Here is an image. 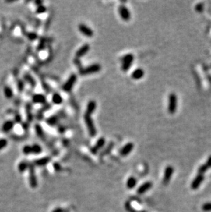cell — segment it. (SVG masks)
Masks as SVG:
<instances>
[{"instance_id":"6da1fadb","label":"cell","mask_w":211,"mask_h":212,"mask_svg":"<svg viewBox=\"0 0 211 212\" xmlns=\"http://www.w3.org/2000/svg\"><path fill=\"white\" fill-rule=\"evenodd\" d=\"M84 119L89 135L91 136V137H95V136L97 135V129H96L95 128L94 122H93V119L91 118V115L84 113Z\"/></svg>"},{"instance_id":"7a4b0ae2","label":"cell","mask_w":211,"mask_h":212,"mask_svg":"<svg viewBox=\"0 0 211 212\" xmlns=\"http://www.w3.org/2000/svg\"><path fill=\"white\" fill-rule=\"evenodd\" d=\"M101 69V67L100 65L99 64H93L89 65L86 67L81 68L79 69V74L82 76H86V75H90L93 74H95L100 72Z\"/></svg>"},{"instance_id":"3957f363","label":"cell","mask_w":211,"mask_h":212,"mask_svg":"<svg viewBox=\"0 0 211 212\" xmlns=\"http://www.w3.org/2000/svg\"><path fill=\"white\" fill-rule=\"evenodd\" d=\"M134 57L132 54H128L121 58V69L123 72H126L130 69L132 64L134 61Z\"/></svg>"},{"instance_id":"277c9868","label":"cell","mask_w":211,"mask_h":212,"mask_svg":"<svg viewBox=\"0 0 211 212\" xmlns=\"http://www.w3.org/2000/svg\"><path fill=\"white\" fill-rule=\"evenodd\" d=\"M178 107V97L175 94H171L169 96L168 112L170 114H174L176 111Z\"/></svg>"},{"instance_id":"5b68a950","label":"cell","mask_w":211,"mask_h":212,"mask_svg":"<svg viewBox=\"0 0 211 212\" xmlns=\"http://www.w3.org/2000/svg\"><path fill=\"white\" fill-rule=\"evenodd\" d=\"M77 81V76L75 74H71L67 80L64 83V85H62V89L63 91L65 92H69L72 90L73 87L75 85V84Z\"/></svg>"},{"instance_id":"8992f818","label":"cell","mask_w":211,"mask_h":212,"mask_svg":"<svg viewBox=\"0 0 211 212\" xmlns=\"http://www.w3.org/2000/svg\"><path fill=\"white\" fill-rule=\"evenodd\" d=\"M29 181L30 185L32 188H36L37 187L38 182L37 176H36L34 165L32 164H30L29 165Z\"/></svg>"},{"instance_id":"52a82bcc","label":"cell","mask_w":211,"mask_h":212,"mask_svg":"<svg viewBox=\"0 0 211 212\" xmlns=\"http://www.w3.org/2000/svg\"><path fill=\"white\" fill-rule=\"evenodd\" d=\"M119 14L123 21H128L131 18V13L130 10L127 7L123 6V5H121L119 7Z\"/></svg>"},{"instance_id":"ba28073f","label":"cell","mask_w":211,"mask_h":212,"mask_svg":"<svg viewBox=\"0 0 211 212\" xmlns=\"http://www.w3.org/2000/svg\"><path fill=\"white\" fill-rule=\"evenodd\" d=\"M173 173H174V168H173L172 166L169 165V166H167L165 168V170H164V172L163 180V183L164 186L169 183V181L171 178V176L173 175Z\"/></svg>"},{"instance_id":"9c48e42d","label":"cell","mask_w":211,"mask_h":212,"mask_svg":"<svg viewBox=\"0 0 211 212\" xmlns=\"http://www.w3.org/2000/svg\"><path fill=\"white\" fill-rule=\"evenodd\" d=\"M78 29L79 32H80L82 34L84 35L85 37H92L93 36V34H94L93 33V30L89 28L88 26H86V24L80 23L78 26Z\"/></svg>"},{"instance_id":"30bf717a","label":"cell","mask_w":211,"mask_h":212,"mask_svg":"<svg viewBox=\"0 0 211 212\" xmlns=\"http://www.w3.org/2000/svg\"><path fill=\"white\" fill-rule=\"evenodd\" d=\"M134 147V143L132 142H129L128 143H126V144L123 146L121 149L119 153L122 157L128 156V154L132 151Z\"/></svg>"},{"instance_id":"8fae6325","label":"cell","mask_w":211,"mask_h":212,"mask_svg":"<svg viewBox=\"0 0 211 212\" xmlns=\"http://www.w3.org/2000/svg\"><path fill=\"white\" fill-rule=\"evenodd\" d=\"M90 50V45L89 44H84L79 48L76 52V56L77 58H79L85 56V54H87L88 51Z\"/></svg>"},{"instance_id":"7c38bea8","label":"cell","mask_w":211,"mask_h":212,"mask_svg":"<svg viewBox=\"0 0 211 212\" xmlns=\"http://www.w3.org/2000/svg\"><path fill=\"white\" fill-rule=\"evenodd\" d=\"M211 168V156L208 157L207 161L206 162V164L202 165L198 168V171H197V175H202L206 172V171Z\"/></svg>"},{"instance_id":"4fadbf2b","label":"cell","mask_w":211,"mask_h":212,"mask_svg":"<svg viewBox=\"0 0 211 212\" xmlns=\"http://www.w3.org/2000/svg\"><path fill=\"white\" fill-rule=\"evenodd\" d=\"M204 176L197 175L196 177L195 178L193 182L191 183V189L195 190V189H197V188H199V187L200 186V185L202 184V181H204Z\"/></svg>"},{"instance_id":"5bb4252c","label":"cell","mask_w":211,"mask_h":212,"mask_svg":"<svg viewBox=\"0 0 211 212\" xmlns=\"http://www.w3.org/2000/svg\"><path fill=\"white\" fill-rule=\"evenodd\" d=\"M152 182L150 181L145 182V183L141 185V186L139 187L138 189H137V193H138L139 194H143L147 191H148V190L152 188Z\"/></svg>"},{"instance_id":"9a60e30c","label":"cell","mask_w":211,"mask_h":212,"mask_svg":"<svg viewBox=\"0 0 211 212\" xmlns=\"http://www.w3.org/2000/svg\"><path fill=\"white\" fill-rule=\"evenodd\" d=\"M105 142H106L105 139H104V137L99 139V140L97 141V142H96L95 145L94 146H93L92 148H91L92 153L93 154L97 153V151L104 146V144H105Z\"/></svg>"},{"instance_id":"2e32d148","label":"cell","mask_w":211,"mask_h":212,"mask_svg":"<svg viewBox=\"0 0 211 212\" xmlns=\"http://www.w3.org/2000/svg\"><path fill=\"white\" fill-rule=\"evenodd\" d=\"M51 158L49 157H43V158L40 159H38L37 160H35L33 162V164L35 166H38V167H42V166H45L47 164H48V163L50 161Z\"/></svg>"},{"instance_id":"e0dca14e","label":"cell","mask_w":211,"mask_h":212,"mask_svg":"<svg viewBox=\"0 0 211 212\" xmlns=\"http://www.w3.org/2000/svg\"><path fill=\"white\" fill-rule=\"evenodd\" d=\"M15 126V122L12 120H7L5 121L2 125V130L5 133L9 132L10 130H12Z\"/></svg>"},{"instance_id":"ac0fdd59","label":"cell","mask_w":211,"mask_h":212,"mask_svg":"<svg viewBox=\"0 0 211 212\" xmlns=\"http://www.w3.org/2000/svg\"><path fill=\"white\" fill-rule=\"evenodd\" d=\"M96 108H97V104H96V102L94 101V100H90L87 104L86 110L85 113L88 114V115H91L95 111Z\"/></svg>"},{"instance_id":"d6986e66","label":"cell","mask_w":211,"mask_h":212,"mask_svg":"<svg viewBox=\"0 0 211 212\" xmlns=\"http://www.w3.org/2000/svg\"><path fill=\"white\" fill-rule=\"evenodd\" d=\"M145 75V72L143 69H142L141 68H137L134 72L132 73L131 76L132 78L134 80H140Z\"/></svg>"},{"instance_id":"ffe728a7","label":"cell","mask_w":211,"mask_h":212,"mask_svg":"<svg viewBox=\"0 0 211 212\" xmlns=\"http://www.w3.org/2000/svg\"><path fill=\"white\" fill-rule=\"evenodd\" d=\"M32 102L35 104H45L46 102V97L43 94H37L32 96Z\"/></svg>"},{"instance_id":"44dd1931","label":"cell","mask_w":211,"mask_h":212,"mask_svg":"<svg viewBox=\"0 0 211 212\" xmlns=\"http://www.w3.org/2000/svg\"><path fill=\"white\" fill-rule=\"evenodd\" d=\"M51 101L54 103V104L56 105H59L60 104H62L63 102L62 97L61 96V95L58 93H55L52 95L51 97Z\"/></svg>"},{"instance_id":"7402d4cb","label":"cell","mask_w":211,"mask_h":212,"mask_svg":"<svg viewBox=\"0 0 211 212\" xmlns=\"http://www.w3.org/2000/svg\"><path fill=\"white\" fill-rule=\"evenodd\" d=\"M137 183V180L136 178H134V176H131V177L129 178L127 181V183H126V186L128 189H133L134 187L136 186Z\"/></svg>"},{"instance_id":"603a6c76","label":"cell","mask_w":211,"mask_h":212,"mask_svg":"<svg viewBox=\"0 0 211 212\" xmlns=\"http://www.w3.org/2000/svg\"><path fill=\"white\" fill-rule=\"evenodd\" d=\"M29 165L27 161H23L19 163V164L18 165V170L20 173H23L24 172H26L27 168H29Z\"/></svg>"},{"instance_id":"cb8c5ba5","label":"cell","mask_w":211,"mask_h":212,"mask_svg":"<svg viewBox=\"0 0 211 212\" xmlns=\"http://www.w3.org/2000/svg\"><path fill=\"white\" fill-rule=\"evenodd\" d=\"M35 130L36 132H37V134L38 136V137L40 138L41 140H45V133H44L43 130L42 129V127H41L40 125L39 124H37L35 126Z\"/></svg>"},{"instance_id":"d4e9b609","label":"cell","mask_w":211,"mask_h":212,"mask_svg":"<svg viewBox=\"0 0 211 212\" xmlns=\"http://www.w3.org/2000/svg\"><path fill=\"white\" fill-rule=\"evenodd\" d=\"M4 94L5 97H7L8 99L12 98L13 97V91L10 87L5 86L4 89Z\"/></svg>"},{"instance_id":"484cf974","label":"cell","mask_w":211,"mask_h":212,"mask_svg":"<svg viewBox=\"0 0 211 212\" xmlns=\"http://www.w3.org/2000/svg\"><path fill=\"white\" fill-rule=\"evenodd\" d=\"M32 154H38L42 152V147H41L40 145L36 143V144L32 146Z\"/></svg>"},{"instance_id":"4316f807","label":"cell","mask_w":211,"mask_h":212,"mask_svg":"<svg viewBox=\"0 0 211 212\" xmlns=\"http://www.w3.org/2000/svg\"><path fill=\"white\" fill-rule=\"evenodd\" d=\"M24 79L26 80L27 83H30L31 86H32V87L36 86V81L34 78H33V77L31 75L26 74L24 76Z\"/></svg>"},{"instance_id":"83f0119b","label":"cell","mask_w":211,"mask_h":212,"mask_svg":"<svg viewBox=\"0 0 211 212\" xmlns=\"http://www.w3.org/2000/svg\"><path fill=\"white\" fill-rule=\"evenodd\" d=\"M47 123L50 126H54L58 123V118L57 116L54 115L51 117H49V118L46 120Z\"/></svg>"},{"instance_id":"f1b7e54d","label":"cell","mask_w":211,"mask_h":212,"mask_svg":"<svg viewBox=\"0 0 211 212\" xmlns=\"http://www.w3.org/2000/svg\"><path fill=\"white\" fill-rule=\"evenodd\" d=\"M47 11V8L43 6V5H40V6H38L37 9H36V12L37 14H43V13H45Z\"/></svg>"},{"instance_id":"f546056e","label":"cell","mask_w":211,"mask_h":212,"mask_svg":"<svg viewBox=\"0 0 211 212\" xmlns=\"http://www.w3.org/2000/svg\"><path fill=\"white\" fill-rule=\"evenodd\" d=\"M23 153L26 154V155H29V154L32 153V146L26 145L23 148Z\"/></svg>"},{"instance_id":"4dcf8cb0","label":"cell","mask_w":211,"mask_h":212,"mask_svg":"<svg viewBox=\"0 0 211 212\" xmlns=\"http://www.w3.org/2000/svg\"><path fill=\"white\" fill-rule=\"evenodd\" d=\"M8 145V141L5 139H0V150L4 149L5 147H6Z\"/></svg>"},{"instance_id":"1f68e13d","label":"cell","mask_w":211,"mask_h":212,"mask_svg":"<svg viewBox=\"0 0 211 212\" xmlns=\"http://www.w3.org/2000/svg\"><path fill=\"white\" fill-rule=\"evenodd\" d=\"M27 38L30 41H34L38 38V35L35 32H30V33L27 34Z\"/></svg>"},{"instance_id":"d6a6232c","label":"cell","mask_w":211,"mask_h":212,"mask_svg":"<svg viewBox=\"0 0 211 212\" xmlns=\"http://www.w3.org/2000/svg\"><path fill=\"white\" fill-rule=\"evenodd\" d=\"M202 210L204 211H211V203L204 204L202 206Z\"/></svg>"},{"instance_id":"836d02e7","label":"cell","mask_w":211,"mask_h":212,"mask_svg":"<svg viewBox=\"0 0 211 212\" xmlns=\"http://www.w3.org/2000/svg\"><path fill=\"white\" fill-rule=\"evenodd\" d=\"M53 166L56 172H60V171L62 170V167L60 166V165L58 164V163L55 162L53 164Z\"/></svg>"},{"instance_id":"e575fe53","label":"cell","mask_w":211,"mask_h":212,"mask_svg":"<svg viewBox=\"0 0 211 212\" xmlns=\"http://www.w3.org/2000/svg\"><path fill=\"white\" fill-rule=\"evenodd\" d=\"M125 209L128 212H136L134 209H132V207H131L130 203L129 202H127L125 203Z\"/></svg>"},{"instance_id":"d590c367","label":"cell","mask_w":211,"mask_h":212,"mask_svg":"<svg viewBox=\"0 0 211 212\" xmlns=\"http://www.w3.org/2000/svg\"><path fill=\"white\" fill-rule=\"evenodd\" d=\"M17 87L19 89V90L22 91L24 89V84L23 82H21V81H19L17 84Z\"/></svg>"},{"instance_id":"8d00e7d4","label":"cell","mask_w":211,"mask_h":212,"mask_svg":"<svg viewBox=\"0 0 211 212\" xmlns=\"http://www.w3.org/2000/svg\"><path fill=\"white\" fill-rule=\"evenodd\" d=\"M15 119L16 122H17V123H20V122H21V115H19V114H17V115H16L15 118Z\"/></svg>"},{"instance_id":"74e56055","label":"cell","mask_w":211,"mask_h":212,"mask_svg":"<svg viewBox=\"0 0 211 212\" xmlns=\"http://www.w3.org/2000/svg\"><path fill=\"white\" fill-rule=\"evenodd\" d=\"M52 212H64V211H63V209L62 208H56V209H55L54 210L52 211Z\"/></svg>"},{"instance_id":"f35d334b","label":"cell","mask_w":211,"mask_h":212,"mask_svg":"<svg viewBox=\"0 0 211 212\" xmlns=\"http://www.w3.org/2000/svg\"><path fill=\"white\" fill-rule=\"evenodd\" d=\"M141 212H145V211H141Z\"/></svg>"}]
</instances>
